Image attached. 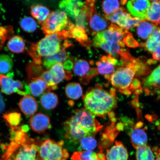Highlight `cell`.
Listing matches in <instances>:
<instances>
[{"instance_id":"1","label":"cell","mask_w":160,"mask_h":160,"mask_svg":"<svg viewBox=\"0 0 160 160\" xmlns=\"http://www.w3.org/2000/svg\"><path fill=\"white\" fill-rule=\"evenodd\" d=\"M95 117L85 108L76 110L63 124L65 138L78 142L87 136L95 137L103 128Z\"/></svg>"},{"instance_id":"2","label":"cell","mask_w":160,"mask_h":160,"mask_svg":"<svg viewBox=\"0 0 160 160\" xmlns=\"http://www.w3.org/2000/svg\"><path fill=\"white\" fill-rule=\"evenodd\" d=\"M83 100L85 109L95 116L104 118L117 106L116 89L112 88L108 91L97 84L87 90Z\"/></svg>"},{"instance_id":"3","label":"cell","mask_w":160,"mask_h":160,"mask_svg":"<svg viewBox=\"0 0 160 160\" xmlns=\"http://www.w3.org/2000/svg\"><path fill=\"white\" fill-rule=\"evenodd\" d=\"M41 142L30 138L28 135L24 137H12L1 160H37Z\"/></svg>"},{"instance_id":"4","label":"cell","mask_w":160,"mask_h":160,"mask_svg":"<svg viewBox=\"0 0 160 160\" xmlns=\"http://www.w3.org/2000/svg\"><path fill=\"white\" fill-rule=\"evenodd\" d=\"M66 39L61 32L46 35L38 42L32 43L28 51L34 62L41 65V57H48L55 54L62 49L67 48Z\"/></svg>"},{"instance_id":"5","label":"cell","mask_w":160,"mask_h":160,"mask_svg":"<svg viewBox=\"0 0 160 160\" xmlns=\"http://www.w3.org/2000/svg\"><path fill=\"white\" fill-rule=\"evenodd\" d=\"M129 33L127 30L112 23L108 29L95 34L93 44L95 47L101 48L107 52L110 47L116 43H119L120 47L124 48L125 44L123 39Z\"/></svg>"},{"instance_id":"6","label":"cell","mask_w":160,"mask_h":160,"mask_svg":"<svg viewBox=\"0 0 160 160\" xmlns=\"http://www.w3.org/2000/svg\"><path fill=\"white\" fill-rule=\"evenodd\" d=\"M63 141L47 139L40 144L37 157L38 160H67L69 154L63 148Z\"/></svg>"},{"instance_id":"7","label":"cell","mask_w":160,"mask_h":160,"mask_svg":"<svg viewBox=\"0 0 160 160\" xmlns=\"http://www.w3.org/2000/svg\"><path fill=\"white\" fill-rule=\"evenodd\" d=\"M72 23L64 12H53L42 23V28L44 33L49 35L63 31Z\"/></svg>"},{"instance_id":"8","label":"cell","mask_w":160,"mask_h":160,"mask_svg":"<svg viewBox=\"0 0 160 160\" xmlns=\"http://www.w3.org/2000/svg\"><path fill=\"white\" fill-rule=\"evenodd\" d=\"M135 74L128 68L121 67L114 72L109 81L113 87L120 91L129 88Z\"/></svg>"},{"instance_id":"9","label":"cell","mask_w":160,"mask_h":160,"mask_svg":"<svg viewBox=\"0 0 160 160\" xmlns=\"http://www.w3.org/2000/svg\"><path fill=\"white\" fill-rule=\"evenodd\" d=\"M87 9V21L91 29L95 34L102 32L107 27L105 19L98 12L95 3H86Z\"/></svg>"},{"instance_id":"10","label":"cell","mask_w":160,"mask_h":160,"mask_svg":"<svg viewBox=\"0 0 160 160\" xmlns=\"http://www.w3.org/2000/svg\"><path fill=\"white\" fill-rule=\"evenodd\" d=\"M61 32L65 38H73L87 48H90V43L85 29L77 27L72 23L69 28Z\"/></svg>"},{"instance_id":"11","label":"cell","mask_w":160,"mask_h":160,"mask_svg":"<svg viewBox=\"0 0 160 160\" xmlns=\"http://www.w3.org/2000/svg\"><path fill=\"white\" fill-rule=\"evenodd\" d=\"M0 87L3 93L11 95L17 93L20 95L25 96L27 93L22 91L23 84L19 81H14L11 78L0 75Z\"/></svg>"},{"instance_id":"12","label":"cell","mask_w":160,"mask_h":160,"mask_svg":"<svg viewBox=\"0 0 160 160\" xmlns=\"http://www.w3.org/2000/svg\"><path fill=\"white\" fill-rule=\"evenodd\" d=\"M118 64V60L110 54L103 56L96 63L99 73L104 76L105 78L108 81L114 72L115 66Z\"/></svg>"},{"instance_id":"13","label":"cell","mask_w":160,"mask_h":160,"mask_svg":"<svg viewBox=\"0 0 160 160\" xmlns=\"http://www.w3.org/2000/svg\"><path fill=\"white\" fill-rule=\"evenodd\" d=\"M151 5L148 0H129L127 8L129 13L135 17L145 20L146 14Z\"/></svg>"},{"instance_id":"14","label":"cell","mask_w":160,"mask_h":160,"mask_svg":"<svg viewBox=\"0 0 160 160\" xmlns=\"http://www.w3.org/2000/svg\"><path fill=\"white\" fill-rule=\"evenodd\" d=\"M30 125L33 131L39 134L45 133L51 127L48 116L41 113L36 114L31 117Z\"/></svg>"},{"instance_id":"15","label":"cell","mask_w":160,"mask_h":160,"mask_svg":"<svg viewBox=\"0 0 160 160\" xmlns=\"http://www.w3.org/2000/svg\"><path fill=\"white\" fill-rule=\"evenodd\" d=\"M119 132L118 131L115 123H111L106 128L105 131L102 135L98 143L100 152H103L105 150L111 146Z\"/></svg>"},{"instance_id":"16","label":"cell","mask_w":160,"mask_h":160,"mask_svg":"<svg viewBox=\"0 0 160 160\" xmlns=\"http://www.w3.org/2000/svg\"><path fill=\"white\" fill-rule=\"evenodd\" d=\"M106 158L107 160H128V153L121 142L116 141L114 145L107 150Z\"/></svg>"},{"instance_id":"17","label":"cell","mask_w":160,"mask_h":160,"mask_svg":"<svg viewBox=\"0 0 160 160\" xmlns=\"http://www.w3.org/2000/svg\"><path fill=\"white\" fill-rule=\"evenodd\" d=\"M48 71L51 75L52 82L56 87L63 79L69 80L72 78V74L69 71H65L62 63L56 64Z\"/></svg>"},{"instance_id":"18","label":"cell","mask_w":160,"mask_h":160,"mask_svg":"<svg viewBox=\"0 0 160 160\" xmlns=\"http://www.w3.org/2000/svg\"><path fill=\"white\" fill-rule=\"evenodd\" d=\"M131 17V15L127 12L123 7L120 8L118 11L111 15L105 16V18L111 21L112 23L117 24L119 27L125 29L127 27L128 20Z\"/></svg>"},{"instance_id":"19","label":"cell","mask_w":160,"mask_h":160,"mask_svg":"<svg viewBox=\"0 0 160 160\" xmlns=\"http://www.w3.org/2000/svg\"><path fill=\"white\" fill-rule=\"evenodd\" d=\"M38 103L34 98L30 95H25L20 100L19 107L21 111L27 116L32 115L38 109Z\"/></svg>"},{"instance_id":"20","label":"cell","mask_w":160,"mask_h":160,"mask_svg":"<svg viewBox=\"0 0 160 160\" xmlns=\"http://www.w3.org/2000/svg\"><path fill=\"white\" fill-rule=\"evenodd\" d=\"M140 46L146 51L152 53L158 48L160 47V25L157 26L147 41L141 43Z\"/></svg>"},{"instance_id":"21","label":"cell","mask_w":160,"mask_h":160,"mask_svg":"<svg viewBox=\"0 0 160 160\" xmlns=\"http://www.w3.org/2000/svg\"><path fill=\"white\" fill-rule=\"evenodd\" d=\"M145 129H136L133 128L129 133L132 145L135 149L147 145L148 136Z\"/></svg>"},{"instance_id":"22","label":"cell","mask_w":160,"mask_h":160,"mask_svg":"<svg viewBox=\"0 0 160 160\" xmlns=\"http://www.w3.org/2000/svg\"><path fill=\"white\" fill-rule=\"evenodd\" d=\"M65 49H62L55 54L46 57L44 59L43 64L46 69H49L52 66L58 63H62L67 61L68 58Z\"/></svg>"},{"instance_id":"23","label":"cell","mask_w":160,"mask_h":160,"mask_svg":"<svg viewBox=\"0 0 160 160\" xmlns=\"http://www.w3.org/2000/svg\"><path fill=\"white\" fill-rule=\"evenodd\" d=\"M30 92L32 95L37 97L41 96L48 89L45 81L41 77L34 78L29 84Z\"/></svg>"},{"instance_id":"24","label":"cell","mask_w":160,"mask_h":160,"mask_svg":"<svg viewBox=\"0 0 160 160\" xmlns=\"http://www.w3.org/2000/svg\"><path fill=\"white\" fill-rule=\"evenodd\" d=\"M157 25L147 20H142L139 23L137 30L139 37L143 40L147 39L151 35Z\"/></svg>"},{"instance_id":"25","label":"cell","mask_w":160,"mask_h":160,"mask_svg":"<svg viewBox=\"0 0 160 160\" xmlns=\"http://www.w3.org/2000/svg\"><path fill=\"white\" fill-rule=\"evenodd\" d=\"M145 20L157 25H160V0L151 4L146 14Z\"/></svg>"},{"instance_id":"26","label":"cell","mask_w":160,"mask_h":160,"mask_svg":"<svg viewBox=\"0 0 160 160\" xmlns=\"http://www.w3.org/2000/svg\"><path fill=\"white\" fill-rule=\"evenodd\" d=\"M58 102V96L54 93L50 91H48L44 94L40 99V103L42 107L47 110L55 108Z\"/></svg>"},{"instance_id":"27","label":"cell","mask_w":160,"mask_h":160,"mask_svg":"<svg viewBox=\"0 0 160 160\" xmlns=\"http://www.w3.org/2000/svg\"><path fill=\"white\" fill-rule=\"evenodd\" d=\"M127 0H104L102 3V8L105 16H109L115 12L120 8L121 4L124 5Z\"/></svg>"},{"instance_id":"28","label":"cell","mask_w":160,"mask_h":160,"mask_svg":"<svg viewBox=\"0 0 160 160\" xmlns=\"http://www.w3.org/2000/svg\"><path fill=\"white\" fill-rule=\"evenodd\" d=\"M7 47L12 52L20 53L25 51V43L22 38L19 36H15L9 39Z\"/></svg>"},{"instance_id":"29","label":"cell","mask_w":160,"mask_h":160,"mask_svg":"<svg viewBox=\"0 0 160 160\" xmlns=\"http://www.w3.org/2000/svg\"><path fill=\"white\" fill-rule=\"evenodd\" d=\"M91 68L87 61L84 59H79L74 64L73 72L75 74L79 77V79L84 78L88 74Z\"/></svg>"},{"instance_id":"30","label":"cell","mask_w":160,"mask_h":160,"mask_svg":"<svg viewBox=\"0 0 160 160\" xmlns=\"http://www.w3.org/2000/svg\"><path fill=\"white\" fill-rule=\"evenodd\" d=\"M31 13L33 18L42 23L50 15V11L45 6L41 5H36L32 6Z\"/></svg>"},{"instance_id":"31","label":"cell","mask_w":160,"mask_h":160,"mask_svg":"<svg viewBox=\"0 0 160 160\" xmlns=\"http://www.w3.org/2000/svg\"><path fill=\"white\" fill-rule=\"evenodd\" d=\"M67 97L72 100L78 99L83 96L82 88L79 83L72 82L68 84L65 88Z\"/></svg>"},{"instance_id":"32","label":"cell","mask_w":160,"mask_h":160,"mask_svg":"<svg viewBox=\"0 0 160 160\" xmlns=\"http://www.w3.org/2000/svg\"><path fill=\"white\" fill-rule=\"evenodd\" d=\"M144 87L148 88L155 87L160 89V66L152 72L151 75L143 81Z\"/></svg>"},{"instance_id":"33","label":"cell","mask_w":160,"mask_h":160,"mask_svg":"<svg viewBox=\"0 0 160 160\" xmlns=\"http://www.w3.org/2000/svg\"><path fill=\"white\" fill-rule=\"evenodd\" d=\"M136 149L137 160H154V155L151 148L149 146H143Z\"/></svg>"},{"instance_id":"34","label":"cell","mask_w":160,"mask_h":160,"mask_svg":"<svg viewBox=\"0 0 160 160\" xmlns=\"http://www.w3.org/2000/svg\"><path fill=\"white\" fill-rule=\"evenodd\" d=\"M13 60L9 56L0 55V74H5L11 71L13 68Z\"/></svg>"},{"instance_id":"35","label":"cell","mask_w":160,"mask_h":160,"mask_svg":"<svg viewBox=\"0 0 160 160\" xmlns=\"http://www.w3.org/2000/svg\"><path fill=\"white\" fill-rule=\"evenodd\" d=\"M79 142L80 147L85 151H92L96 148L97 145V141L94 136H87L83 138Z\"/></svg>"},{"instance_id":"36","label":"cell","mask_w":160,"mask_h":160,"mask_svg":"<svg viewBox=\"0 0 160 160\" xmlns=\"http://www.w3.org/2000/svg\"><path fill=\"white\" fill-rule=\"evenodd\" d=\"M77 1V0H62L59 3V7L70 17L75 19L74 10Z\"/></svg>"},{"instance_id":"37","label":"cell","mask_w":160,"mask_h":160,"mask_svg":"<svg viewBox=\"0 0 160 160\" xmlns=\"http://www.w3.org/2000/svg\"><path fill=\"white\" fill-rule=\"evenodd\" d=\"M72 160H98L97 153L91 151H77L71 157Z\"/></svg>"},{"instance_id":"38","label":"cell","mask_w":160,"mask_h":160,"mask_svg":"<svg viewBox=\"0 0 160 160\" xmlns=\"http://www.w3.org/2000/svg\"><path fill=\"white\" fill-rule=\"evenodd\" d=\"M24 31L28 33H32L37 28V25L35 20L31 17H27L22 19L20 23Z\"/></svg>"},{"instance_id":"39","label":"cell","mask_w":160,"mask_h":160,"mask_svg":"<svg viewBox=\"0 0 160 160\" xmlns=\"http://www.w3.org/2000/svg\"><path fill=\"white\" fill-rule=\"evenodd\" d=\"M4 118L9 124L12 129L18 127L21 121V115L17 112L10 113L3 116Z\"/></svg>"},{"instance_id":"40","label":"cell","mask_w":160,"mask_h":160,"mask_svg":"<svg viewBox=\"0 0 160 160\" xmlns=\"http://www.w3.org/2000/svg\"><path fill=\"white\" fill-rule=\"evenodd\" d=\"M76 26L85 29L87 24V9L86 5L82 8L79 12L75 18Z\"/></svg>"},{"instance_id":"41","label":"cell","mask_w":160,"mask_h":160,"mask_svg":"<svg viewBox=\"0 0 160 160\" xmlns=\"http://www.w3.org/2000/svg\"><path fill=\"white\" fill-rule=\"evenodd\" d=\"M28 70L29 74L30 77L34 78H37L36 77L41 74V75L43 72V70L41 67V65L37 64L35 62L30 63L28 67Z\"/></svg>"},{"instance_id":"42","label":"cell","mask_w":160,"mask_h":160,"mask_svg":"<svg viewBox=\"0 0 160 160\" xmlns=\"http://www.w3.org/2000/svg\"><path fill=\"white\" fill-rule=\"evenodd\" d=\"M97 69L95 68H91L89 73L82 78L79 79V81L84 85H87L92 79V78L98 74Z\"/></svg>"},{"instance_id":"43","label":"cell","mask_w":160,"mask_h":160,"mask_svg":"<svg viewBox=\"0 0 160 160\" xmlns=\"http://www.w3.org/2000/svg\"><path fill=\"white\" fill-rule=\"evenodd\" d=\"M123 41L125 44L129 47L135 48L138 47L139 45V43L134 38L130 32L125 38Z\"/></svg>"},{"instance_id":"44","label":"cell","mask_w":160,"mask_h":160,"mask_svg":"<svg viewBox=\"0 0 160 160\" xmlns=\"http://www.w3.org/2000/svg\"><path fill=\"white\" fill-rule=\"evenodd\" d=\"M142 88L141 82L137 78L134 79L131 84V86L129 88L132 92L135 91V90Z\"/></svg>"},{"instance_id":"45","label":"cell","mask_w":160,"mask_h":160,"mask_svg":"<svg viewBox=\"0 0 160 160\" xmlns=\"http://www.w3.org/2000/svg\"><path fill=\"white\" fill-rule=\"evenodd\" d=\"M5 108V105L3 97L0 92V114L4 111Z\"/></svg>"},{"instance_id":"46","label":"cell","mask_w":160,"mask_h":160,"mask_svg":"<svg viewBox=\"0 0 160 160\" xmlns=\"http://www.w3.org/2000/svg\"><path fill=\"white\" fill-rule=\"evenodd\" d=\"M73 63L71 60H67L64 63L63 67L64 69L68 70H71L73 67Z\"/></svg>"},{"instance_id":"47","label":"cell","mask_w":160,"mask_h":160,"mask_svg":"<svg viewBox=\"0 0 160 160\" xmlns=\"http://www.w3.org/2000/svg\"><path fill=\"white\" fill-rule=\"evenodd\" d=\"M152 57L154 60L158 61L160 59V47L152 53Z\"/></svg>"},{"instance_id":"48","label":"cell","mask_w":160,"mask_h":160,"mask_svg":"<svg viewBox=\"0 0 160 160\" xmlns=\"http://www.w3.org/2000/svg\"><path fill=\"white\" fill-rule=\"evenodd\" d=\"M132 105L134 107L137 108L139 107V102L138 97V96H136V97L133 99L132 101L131 102Z\"/></svg>"},{"instance_id":"49","label":"cell","mask_w":160,"mask_h":160,"mask_svg":"<svg viewBox=\"0 0 160 160\" xmlns=\"http://www.w3.org/2000/svg\"><path fill=\"white\" fill-rule=\"evenodd\" d=\"M116 128H117V129L118 130V131H119V132L123 131L125 127L124 124L122 122H119L117 123V125H116Z\"/></svg>"},{"instance_id":"50","label":"cell","mask_w":160,"mask_h":160,"mask_svg":"<svg viewBox=\"0 0 160 160\" xmlns=\"http://www.w3.org/2000/svg\"><path fill=\"white\" fill-rule=\"evenodd\" d=\"M98 160H107L105 155L103 152H100L97 153Z\"/></svg>"},{"instance_id":"51","label":"cell","mask_w":160,"mask_h":160,"mask_svg":"<svg viewBox=\"0 0 160 160\" xmlns=\"http://www.w3.org/2000/svg\"><path fill=\"white\" fill-rule=\"evenodd\" d=\"M120 92L123 94L125 95H131L132 93V91L129 88L122 90V91H119Z\"/></svg>"},{"instance_id":"52","label":"cell","mask_w":160,"mask_h":160,"mask_svg":"<svg viewBox=\"0 0 160 160\" xmlns=\"http://www.w3.org/2000/svg\"><path fill=\"white\" fill-rule=\"evenodd\" d=\"M143 123L142 122H139L136 124V125L134 128L136 129L141 128L143 127Z\"/></svg>"},{"instance_id":"53","label":"cell","mask_w":160,"mask_h":160,"mask_svg":"<svg viewBox=\"0 0 160 160\" xmlns=\"http://www.w3.org/2000/svg\"><path fill=\"white\" fill-rule=\"evenodd\" d=\"M142 88L138 89L135 90L134 91L136 95H138L140 94H141L142 92Z\"/></svg>"},{"instance_id":"54","label":"cell","mask_w":160,"mask_h":160,"mask_svg":"<svg viewBox=\"0 0 160 160\" xmlns=\"http://www.w3.org/2000/svg\"><path fill=\"white\" fill-rule=\"evenodd\" d=\"M146 119L148 120L150 122H152L153 121V118L152 116L149 115H147L145 116Z\"/></svg>"},{"instance_id":"55","label":"cell","mask_w":160,"mask_h":160,"mask_svg":"<svg viewBox=\"0 0 160 160\" xmlns=\"http://www.w3.org/2000/svg\"><path fill=\"white\" fill-rule=\"evenodd\" d=\"M157 157H160V149L156 152Z\"/></svg>"},{"instance_id":"56","label":"cell","mask_w":160,"mask_h":160,"mask_svg":"<svg viewBox=\"0 0 160 160\" xmlns=\"http://www.w3.org/2000/svg\"><path fill=\"white\" fill-rule=\"evenodd\" d=\"M150 1L154 2H157V1H159V0H150Z\"/></svg>"},{"instance_id":"57","label":"cell","mask_w":160,"mask_h":160,"mask_svg":"<svg viewBox=\"0 0 160 160\" xmlns=\"http://www.w3.org/2000/svg\"><path fill=\"white\" fill-rule=\"evenodd\" d=\"M155 160H160V157H157V159Z\"/></svg>"},{"instance_id":"58","label":"cell","mask_w":160,"mask_h":160,"mask_svg":"<svg viewBox=\"0 0 160 160\" xmlns=\"http://www.w3.org/2000/svg\"><path fill=\"white\" fill-rule=\"evenodd\" d=\"M37 160H38L37 159Z\"/></svg>"}]
</instances>
